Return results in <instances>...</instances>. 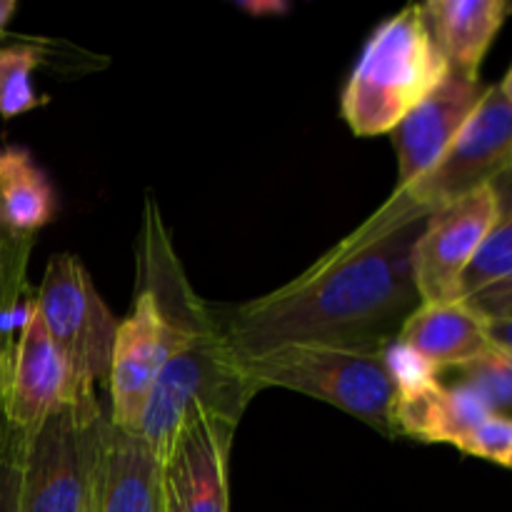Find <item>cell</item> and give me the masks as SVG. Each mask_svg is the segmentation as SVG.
<instances>
[{
  "label": "cell",
  "instance_id": "obj_4",
  "mask_svg": "<svg viewBox=\"0 0 512 512\" xmlns=\"http://www.w3.org/2000/svg\"><path fill=\"white\" fill-rule=\"evenodd\" d=\"M240 365L255 390H295L393 435L395 388L383 363V345H288Z\"/></svg>",
  "mask_w": 512,
  "mask_h": 512
},
{
  "label": "cell",
  "instance_id": "obj_19",
  "mask_svg": "<svg viewBox=\"0 0 512 512\" xmlns=\"http://www.w3.org/2000/svg\"><path fill=\"white\" fill-rule=\"evenodd\" d=\"M43 58L35 43L0 45V118L13 120L45 103L33 85V70Z\"/></svg>",
  "mask_w": 512,
  "mask_h": 512
},
{
  "label": "cell",
  "instance_id": "obj_18",
  "mask_svg": "<svg viewBox=\"0 0 512 512\" xmlns=\"http://www.w3.org/2000/svg\"><path fill=\"white\" fill-rule=\"evenodd\" d=\"M458 300L488 320L512 318V208H503V218L465 270Z\"/></svg>",
  "mask_w": 512,
  "mask_h": 512
},
{
  "label": "cell",
  "instance_id": "obj_5",
  "mask_svg": "<svg viewBox=\"0 0 512 512\" xmlns=\"http://www.w3.org/2000/svg\"><path fill=\"white\" fill-rule=\"evenodd\" d=\"M108 420L98 400L60 408L23 438L18 512H88Z\"/></svg>",
  "mask_w": 512,
  "mask_h": 512
},
{
  "label": "cell",
  "instance_id": "obj_28",
  "mask_svg": "<svg viewBox=\"0 0 512 512\" xmlns=\"http://www.w3.org/2000/svg\"><path fill=\"white\" fill-rule=\"evenodd\" d=\"M8 345L0 340V425H3V360L5 355H8Z\"/></svg>",
  "mask_w": 512,
  "mask_h": 512
},
{
  "label": "cell",
  "instance_id": "obj_13",
  "mask_svg": "<svg viewBox=\"0 0 512 512\" xmlns=\"http://www.w3.org/2000/svg\"><path fill=\"white\" fill-rule=\"evenodd\" d=\"M93 512H163V463L143 435L110 420L95 465Z\"/></svg>",
  "mask_w": 512,
  "mask_h": 512
},
{
  "label": "cell",
  "instance_id": "obj_21",
  "mask_svg": "<svg viewBox=\"0 0 512 512\" xmlns=\"http://www.w3.org/2000/svg\"><path fill=\"white\" fill-rule=\"evenodd\" d=\"M383 363L390 380H393L395 395L418 393V390L433 388L440 383V370L430 360H425L418 350H413L398 338L383 345Z\"/></svg>",
  "mask_w": 512,
  "mask_h": 512
},
{
  "label": "cell",
  "instance_id": "obj_27",
  "mask_svg": "<svg viewBox=\"0 0 512 512\" xmlns=\"http://www.w3.org/2000/svg\"><path fill=\"white\" fill-rule=\"evenodd\" d=\"M15 10H18V3H15V0H0V38H3L5 30H8Z\"/></svg>",
  "mask_w": 512,
  "mask_h": 512
},
{
  "label": "cell",
  "instance_id": "obj_25",
  "mask_svg": "<svg viewBox=\"0 0 512 512\" xmlns=\"http://www.w3.org/2000/svg\"><path fill=\"white\" fill-rule=\"evenodd\" d=\"M490 343L500 350H508L512 353V318L508 320H490L488 325Z\"/></svg>",
  "mask_w": 512,
  "mask_h": 512
},
{
  "label": "cell",
  "instance_id": "obj_12",
  "mask_svg": "<svg viewBox=\"0 0 512 512\" xmlns=\"http://www.w3.org/2000/svg\"><path fill=\"white\" fill-rule=\"evenodd\" d=\"M488 85L478 78L450 70L438 88L420 100L393 130V148L398 155V185L405 190L430 173L473 110L483 100Z\"/></svg>",
  "mask_w": 512,
  "mask_h": 512
},
{
  "label": "cell",
  "instance_id": "obj_7",
  "mask_svg": "<svg viewBox=\"0 0 512 512\" xmlns=\"http://www.w3.org/2000/svg\"><path fill=\"white\" fill-rule=\"evenodd\" d=\"M503 208L498 183H488L428 215L413 245V283L420 303L458 300L460 280L503 218Z\"/></svg>",
  "mask_w": 512,
  "mask_h": 512
},
{
  "label": "cell",
  "instance_id": "obj_15",
  "mask_svg": "<svg viewBox=\"0 0 512 512\" xmlns=\"http://www.w3.org/2000/svg\"><path fill=\"white\" fill-rule=\"evenodd\" d=\"M435 45L455 73L478 78L480 63L510 18L508 0H430L420 5Z\"/></svg>",
  "mask_w": 512,
  "mask_h": 512
},
{
  "label": "cell",
  "instance_id": "obj_9",
  "mask_svg": "<svg viewBox=\"0 0 512 512\" xmlns=\"http://www.w3.org/2000/svg\"><path fill=\"white\" fill-rule=\"evenodd\" d=\"M512 168V105L498 85L485 88L483 100L468 123L460 128L440 163L425 178L413 183L405 193L415 205L433 213L440 205L495 183Z\"/></svg>",
  "mask_w": 512,
  "mask_h": 512
},
{
  "label": "cell",
  "instance_id": "obj_24",
  "mask_svg": "<svg viewBox=\"0 0 512 512\" xmlns=\"http://www.w3.org/2000/svg\"><path fill=\"white\" fill-rule=\"evenodd\" d=\"M23 433L0 425V512H18V480L20 455H23Z\"/></svg>",
  "mask_w": 512,
  "mask_h": 512
},
{
  "label": "cell",
  "instance_id": "obj_10",
  "mask_svg": "<svg viewBox=\"0 0 512 512\" xmlns=\"http://www.w3.org/2000/svg\"><path fill=\"white\" fill-rule=\"evenodd\" d=\"M90 398L95 395L75 383L33 300L3 360V420L28 435L65 405Z\"/></svg>",
  "mask_w": 512,
  "mask_h": 512
},
{
  "label": "cell",
  "instance_id": "obj_6",
  "mask_svg": "<svg viewBox=\"0 0 512 512\" xmlns=\"http://www.w3.org/2000/svg\"><path fill=\"white\" fill-rule=\"evenodd\" d=\"M35 308L75 383L93 393L95 383L108 380L118 320L75 255L58 253L48 260Z\"/></svg>",
  "mask_w": 512,
  "mask_h": 512
},
{
  "label": "cell",
  "instance_id": "obj_14",
  "mask_svg": "<svg viewBox=\"0 0 512 512\" xmlns=\"http://www.w3.org/2000/svg\"><path fill=\"white\" fill-rule=\"evenodd\" d=\"M490 320L463 300L420 303L403 320L395 338L418 350L438 370L460 368L490 348Z\"/></svg>",
  "mask_w": 512,
  "mask_h": 512
},
{
  "label": "cell",
  "instance_id": "obj_11",
  "mask_svg": "<svg viewBox=\"0 0 512 512\" xmlns=\"http://www.w3.org/2000/svg\"><path fill=\"white\" fill-rule=\"evenodd\" d=\"M238 423L203 415L163 463V512H230L228 465Z\"/></svg>",
  "mask_w": 512,
  "mask_h": 512
},
{
  "label": "cell",
  "instance_id": "obj_8",
  "mask_svg": "<svg viewBox=\"0 0 512 512\" xmlns=\"http://www.w3.org/2000/svg\"><path fill=\"white\" fill-rule=\"evenodd\" d=\"M215 323L218 320L198 325V328L168 323L160 313L155 295L140 285L130 313L120 320L118 333H115L110 373L105 380L110 388V423L115 428L138 433L150 390L165 358L188 343L195 333Z\"/></svg>",
  "mask_w": 512,
  "mask_h": 512
},
{
  "label": "cell",
  "instance_id": "obj_22",
  "mask_svg": "<svg viewBox=\"0 0 512 512\" xmlns=\"http://www.w3.org/2000/svg\"><path fill=\"white\" fill-rule=\"evenodd\" d=\"M28 238H15L0 225V318L23 300L25 260H28Z\"/></svg>",
  "mask_w": 512,
  "mask_h": 512
},
{
  "label": "cell",
  "instance_id": "obj_2",
  "mask_svg": "<svg viewBox=\"0 0 512 512\" xmlns=\"http://www.w3.org/2000/svg\"><path fill=\"white\" fill-rule=\"evenodd\" d=\"M450 73L420 5L390 15L370 33L340 98V115L360 138L393 133Z\"/></svg>",
  "mask_w": 512,
  "mask_h": 512
},
{
  "label": "cell",
  "instance_id": "obj_16",
  "mask_svg": "<svg viewBox=\"0 0 512 512\" xmlns=\"http://www.w3.org/2000/svg\"><path fill=\"white\" fill-rule=\"evenodd\" d=\"M490 410L475 393L463 385L418 390L410 395H395L393 435L423 440V443H448L460 448L478 425L490 418Z\"/></svg>",
  "mask_w": 512,
  "mask_h": 512
},
{
  "label": "cell",
  "instance_id": "obj_17",
  "mask_svg": "<svg viewBox=\"0 0 512 512\" xmlns=\"http://www.w3.org/2000/svg\"><path fill=\"white\" fill-rule=\"evenodd\" d=\"M58 195L48 173L28 148H0V225L15 238H28L53 223Z\"/></svg>",
  "mask_w": 512,
  "mask_h": 512
},
{
  "label": "cell",
  "instance_id": "obj_1",
  "mask_svg": "<svg viewBox=\"0 0 512 512\" xmlns=\"http://www.w3.org/2000/svg\"><path fill=\"white\" fill-rule=\"evenodd\" d=\"M430 210L405 193L310 265L303 275L220 323L238 363L305 343L385 345L413 313V245Z\"/></svg>",
  "mask_w": 512,
  "mask_h": 512
},
{
  "label": "cell",
  "instance_id": "obj_30",
  "mask_svg": "<svg viewBox=\"0 0 512 512\" xmlns=\"http://www.w3.org/2000/svg\"><path fill=\"white\" fill-rule=\"evenodd\" d=\"M88 512H93V500H90V510Z\"/></svg>",
  "mask_w": 512,
  "mask_h": 512
},
{
  "label": "cell",
  "instance_id": "obj_3",
  "mask_svg": "<svg viewBox=\"0 0 512 512\" xmlns=\"http://www.w3.org/2000/svg\"><path fill=\"white\" fill-rule=\"evenodd\" d=\"M255 393L258 390L225 343L223 328L215 323L165 358L138 433L165 463L188 425L203 415H223L240 423Z\"/></svg>",
  "mask_w": 512,
  "mask_h": 512
},
{
  "label": "cell",
  "instance_id": "obj_20",
  "mask_svg": "<svg viewBox=\"0 0 512 512\" xmlns=\"http://www.w3.org/2000/svg\"><path fill=\"white\" fill-rule=\"evenodd\" d=\"M460 383L470 393L478 395L490 413L505 415L512 410V353L490 345L483 355L460 365Z\"/></svg>",
  "mask_w": 512,
  "mask_h": 512
},
{
  "label": "cell",
  "instance_id": "obj_29",
  "mask_svg": "<svg viewBox=\"0 0 512 512\" xmlns=\"http://www.w3.org/2000/svg\"><path fill=\"white\" fill-rule=\"evenodd\" d=\"M498 88H500V93L505 95V100H508V103L512 105V65H510V70H508V73H505L503 83H500Z\"/></svg>",
  "mask_w": 512,
  "mask_h": 512
},
{
  "label": "cell",
  "instance_id": "obj_26",
  "mask_svg": "<svg viewBox=\"0 0 512 512\" xmlns=\"http://www.w3.org/2000/svg\"><path fill=\"white\" fill-rule=\"evenodd\" d=\"M238 5L243 10H248L250 15H275L288 10V5L285 3H238Z\"/></svg>",
  "mask_w": 512,
  "mask_h": 512
},
{
  "label": "cell",
  "instance_id": "obj_23",
  "mask_svg": "<svg viewBox=\"0 0 512 512\" xmlns=\"http://www.w3.org/2000/svg\"><path fill=\"white\" fill-rule=\"evenodd\" d=\"M460 450L512 470V418L493 413L468 435Z\"/></svg>",
  "mask_w": 512,
  "mask_h": 512
}]
</instances>
